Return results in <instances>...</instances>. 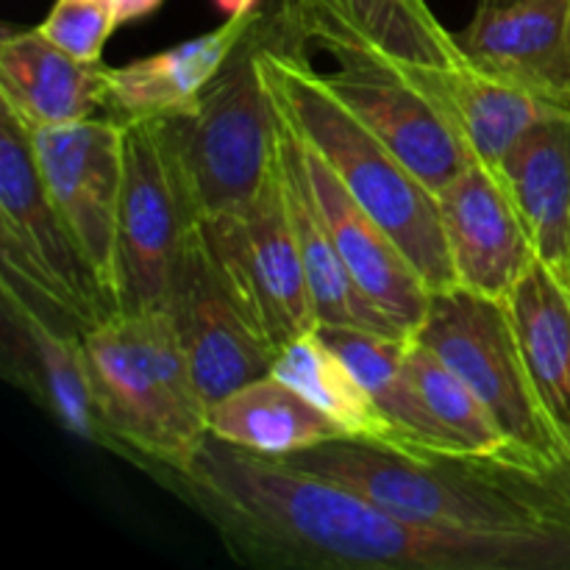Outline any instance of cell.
Returning a JSON list of instances; mask_svg holds the SVG:
<instances>
[{
  "mask_svg": "<svg viewBox=\"0 0 570 570\" xmlns=\"http://www.w3.org/2000/svg\"><path fill=\"white\" fill-rule=\"evenodd\" d=\"M156 479L195 507L239 562L334 570H570V538L445 532L337 482L206 434Z\"/></svg>",
  "mask_w": 570,
  "mask_h": 570,
  "instance_id": "1",
  "label": "cell"
},
{
  "mask_svg": "<svg viewBox=\"0 0 570 570\" xmlns=\"http://www.w3.org/2000/svg\"><path fill=\"white\" fill-rule=\"evenodd\" d=\"M278 462L337 482L393 515L445 532L570 538V507L538 473L462 456H415L328 440Z\"/></svg>",
  "mask_w": 570,
  "mask_h": 570,
  "instance_id": "2",
  "label": "cell"
},
{
  "mask_svg": "<svg viewBox=\"0 0 570 570\" xmlns=\"http://www.w3.org/2000/svg\"><path fill=\"white\" fill-rule=\"evenodd\" d=\"M262 22H256L259 67L284 117L328 161L362 209L399 243L432 293L456 287L438 193L334 98L298 39L278 22L271 31H262Z\"/></svg>",
  "mask_w": 570,
  "mask_h": 570,
  "instance_id": "3",
  "label": "cell"
},
{
  "mask_svg": "<svg viewBox=\"0 0 570 570\" xmlns=\"http://www.w3.org/2000/svg\"><path fill=\"white\" fill-rule=\"evenodd\" d=\"M301 14L340 28L393 65L465 137L479 161L499 173L507 150L538 120L570 106L523 89L473 59L426 0H289Z\"/></svg>",
  "mask_w": 570,
  "mask_h": 570,
  "instance_id": "4",
  "label": "cell"
},
{
  "mask_svg": "<svg viewBox=\"0 0 570 570\" xmlns=\"http://www.w3.org/2000/svg\"><path fill=\"white\" fill-rule=\"evenodd\" d=\"M83 354L109 449L150 473L187 465L209 404L170 312H117L83 332Z\"/></svg>",
  "mask_w": 570,
  "mask_h": 570,
  "instance_id": "5",
  "label": "cell"
},
{
  "mask_svg": "<svg viewBox=\"0 0 570 570\" xmlns=\"http://www.w3.org/2000/svg\"><path fill=\"white\" fill-rule=\"evenodd\" d=\"M159 120L195 217L204 223L243 212L271 181L282 134V115L259 67L256 26L189 115Z\"/></svg>",
  "mask_w": 570,
  "mask_h": 570,
  "instance_id": "6",
  "label": "cell"
},
{
  "mask_svg": "<svg viewBox=\"0 0 570 570\" xmlns=\"http://www.w3.org/2000/svg\"><path fill=\"white\" fill-rule=\"evenodd\" d=\"M412 337L476 393L529 471L543 476L560 465L566 443L534 393L507 301L488 298L460 284L438 289Z\"/></svg>",
  "mask_w": 570,
  "mask_h": 570,
  "instance_id": "7",
  "label": "cell"
},
{
  "mask_svg": "<svg viewBox=\"0 0 570 570\" xmlns=\"http://www.w3.org/2000/svg\"><path fill=\"white\" fill-rule=\"evenodd\" d=\"M276 22L301 45H315L332 56L334 70H317L321 81L376 131L432 193H440L465 167L479 161L454 122L382 56L340 28L301 14L289 0Z\"/></svg>",
  "mask_w": 570,
  "mask_h": 570,
  "instance_id": "8",
  "label": "cell"
},
{
  "mask_svg": "<svg viewBox=\"0 0 570 570\" xmlns=\"http://www.w3.org/2000/svg\"><path fill=\"white\" fill-rule=\"evenodd\" d=\"M0 254L3 276L31 289L56 317L81 332L117 315L109 289L39 181L31 134L6 109L0 117Z\"/></svg>",
  "mask_w": 570,
  "mask_h": 570,
  "instance_id": "9",
  "label": "cell"
},
{
  "mask_svg": "<svg viewBox=\"0 0 570 570\" xmlns=\"http://www.w3.org/2000/svg\"><path fill=\"white\" fill-rule=\"evenodd\" d=\"M195 217L159 117H131L122 134L117 206V312L165 309L173 271Z\"/></svg>",
  "mask_w": 570,
  "mask_h": 570,
  "instance_id": "10",
  "label": "cell"
},
{
  "mask_svg": "<svg viewBox=\"0 0 570 570\" xmlns=\"http://www.w3.org/2000/svg\"><path fill=\"white\" fill-rule=\"evenodd\" d=\"M165 309L176 321L209 406L248 382L271 376L276 348L212 250L200 223L184 239Z\"/></svg>",
  "mask_w": 570,
  "mask_h": 570,
  "instance_id": "11",
  "label": "cell"
},
{
  "mask_svg": "<svg viewBox=\"0 0 570 570\" xmlns=\"http://www.w3.org/2000/svg\"><path fill=\"white\" fill-rule=\"evenodd\" d=\"M200 226L276 354L301 334L315 332L317 315L284 200L282 161L243 212Z\"/></svg>",
  "mask_w": 570,
  "mask_h": 570,
  "instance_id": "12",
  "label": "cell"
},
{
  "mask_svg": "<svg viewBox=\"0 0 570 570\" xmlns=\"http://www.w3.org/2000/svg\"><path fill=\"white\" fill-rule=\"evenodd\" d=\"M28 134L39 181L50 204L115 301L117 206L122 187L126 120L89 117L70 126Z\"/></svg>",
  "mask_w": 570,
  "mask_h": 570,
  "instance_id": "13",
  "label": "cell"
},
{
  "mask_svg": "<svg viewBox=\"0 0 570 570\" xmlns=\"http://www.w3.org/2000/svg\"><path fill=\"white\" fill-rule=\"evenodd\" d=\"M456 284L507 301L538 250L501 173L473 161L438 193Z\"/></svg>",
  "mask_w": 570,
  "mask_h": 570,
  "instance_id": "14",
  "label": "cell"
},
{
  "mask_svg": "<svg viewBox=\"0 0 570 570\" xmlns=\"http://www.w3.org/2000/svg\"><path fill=\"white\" fill-rule=\"evenodd\" d=\"M298 142L301 156H304L306 181L315 195L317 212H321L345 267L360 284L362 293L371 298V304L412 337L426 317L432 289L426 287L415 265L406 259L399 243L345 189V184L328 167V161L301 134Z\"/></svg>",
  "mask_w": 570,
  "mask_h": 570,
  "instance_id": "15",
  "label": "cell"
},
{
  "mask_svg": "<svg viewBox=\"0 0 570 570\" xmlns=\"http://www.w3.org/2000/svg\"><path fill=\"white\" fill-rule=\"evenodd\" d=\"M0 104L26 131L98 117L109 104V67L56 48L37 28L0 39Z\"/></svg>",
  "mask_w": 570,
  "mask_h": 570,
  "instance_id": "16",
  "label": "cell"
},
{
  "mask_svg": "<svg viewBox=\"0 0 570 570\" xmlns=\"http://www.w3.org/2000/svg\"><path fill=\"white\" fill-rule=\"evenodd\" d=\"M460 42L495 76L570 106L568 0L479 3Z\"/></svg>",
  "mask_w": 570,
  "mask_h": 570,
  "instance_id": "17",
  "label": "cell"
},
{
  "mask_svg": "<svg viewBox=\"0 0 570 570\" xmlns=\"http://www.w3.org/2000/svg\"><path fill=\"white\" fill-rule=\"evenodd\" d=\"M276 100V98H273ZM278 106V104H276ZM282 115V134H278V161H282L284 200H287L289 223H293L295 239H298L301 262H304L306 284H309L312 306H315L317 326H343L362 328V332L387 334V337H410L401 332L382 309L371 304L360 284L345 267L321 212H317L315 195L306 181L304 156L295 128Z\"/></svg>",
  "mask_w": 570,
  "mask_h": 570,
  "instance_id": "18",
  "label": "cell"
},
{
  "mask_svg": "<svg viewBox=\"0 0 570 570\" xmlns=\"http://www.w3.org/2000/svg\"><path fill=\"white\" fill-rule=\"evenodd\" d=\"M3 301L6 317L20 334L28 354L31 387L42 393V404L50 415L78 440L109 449L95 406L81 328L59 326L61 317L9 276H3Z\"/></svg>",
  "mask_w": 570,
  "mask_h": 570,
  "instance_id": "19",
  "label": "cell"
},
{
  "mask_svg": "<svg viewBox=\"0 0 570 570\" xmlns=\"http://www.w3.org/2000/svg\"><path fill=\"white\" fill-rule=\"evenodd\" d=\"M259 17V11L248 17H232L215 31L173 45L161 53L134 59L122 67H109L111 109L122 115V120L189 115L200 92L215 81L234 50L248 39Z\"/></svg>",
  "mask_w": 570,
  "mask_h": 570,
  "instance_id": "20",
  "label": "cell"
},
{
  "mask_svg": "<svg viewBox=\"0 0 570 570\" xmlns=\"http://www.w3.org/2000/svg\"><path fill=\"white\" fill-rule=\"evenodd\" d=\"M543 259L566 282L570 254V115L529 126L499 167Z\"/></svg>",
  "mask_w": 570,
  "mask_h": 570,
  "instance_id": "21",
  "label": "cell"
},
{
  "mask_svg": "<svg viewBox=\"0 0 570 570\" xmlns=\"http://www.w3.org/2000/svg\"><path fill=\"white\" fill-rule=\"evenodd\" d=\"M512 328L521 345L523 365L534 384L546 417L570 440V289L546 265L534 259L507 298Z\"/></svg>",
  "mask_w": 570,
  "mask_h": 570,
  "instance_id": "22",
  "label": "cell"
},
{
  "mask_svg": "<svg viewBox=\"0 0 570 570\" xmlns=\"http://www.w3.org/2000/svg\"><path fill=\"white\" fill-rule=\"evenodd\" d=\"M271 373L295 393L304 395L321 415H326L340 429L345 440L379 445L399 454H415L404 432L393 421H387L365 384L345 365L343 356L317 334V328L278 348Z\"/></svg>",
  "mask_w": 570,
  "mask_h": 570,
  "instance_id": "23",
  "label": "cell"
},
{
  "mask_svg": "<svg viewBox=\"0 0 570 570\" xmlns=\"http://www.w3.org/2000/svg\"><path fill=\"white\" fill-rule=\"evenodd\" d=\"M317 334L337 351L345 365L356 373L379 410L404 432L417 456H462L471 460L443 426L434 421L423 401L421 390L412 382L406 367V345L410 337H387V334L362 332V328L317 326Z\"/></svg>",
  "mask_w": 570,
  "mask_h": 570,
  "instance_id": "24",
  "label": "cell"
},
{
  "mask_svg": "<svg viewBox=\"0 0 570 570\" xmlns=\"http://www.w3.org/2000/svg\"><path fill=\"white\" fill-rule=\"evenodd\" d=\"M206 429L223 443L273 460L328 440H343L340 429L326 415L273 373L215 401L206 415Z\"/></svg>",
  "mask_w": 570,
  "mask_h": 570,
  "instance_id": "25",
  "label": "cell"
},
{
  "mask_svg": "<svg viewBox=\"0 0 570 570\" xmlns=\"http://www.w3.org/2000/svg\"><path fill=\"white\" fill-rule=\"evenodd\" d=\"M406 367H410L412 382L421 390L434 421L471 460L499 462V465L529 471L510 440L504 438L499 423L493 421L488 406L476 399V393L415 337H410V345H406Z\"/></svg>",
  "mask_w": 570,
  "mask_h": 570,
  "instance_id": "26",
  "label": "cell"
},
{
  "mask_svg": "<svg viewBox=\"0 0 570 570\" xmlns=\"http://www.w3.org/2000/svg\"><path fill=\"white\" fill-rule=\"evenodd\" d=\"M115 28L117 14L111 0H56L37 31L76 59L100 61Z\"/></svg>",
  "mask_w": 570,
  "mask_h": 570,
  "instance_id": "27",
  "label": "cell"
},
{
  "mask_svg": "<svg viewBox=\"0 0 570 570\" xmlns=\"http://www.w3.org/2000/svg\"><path fill=\"white\" fill-rule=\"evenodd\" d=\"M165 0H111L117 14V26H126V22H137L142 17L154 14Z\"/></svg>",
  "mask_w": 570,
  "mask_h": 570,
  "instance_id": "28",
  "label": "cell"
},
{
  "mask_svg": "<svg viewBox=\"0 0 570 570\" xmlns=\"http://www.w3.org/2000/svg\"><path fill=\"white\" fill-rule=\"evenodd\" d=\"M543 479L551 484V488H554V493L570 507V440L566 443V456H562L560 465H554L549 473H543Z\"/></svg>",
  "mask_w": 570,
  "mask_h": 570,
  "instance_id": "29",
  "label": "cell"
},
{
  "mask_svg": "<svg viewBox=\"0 0 570 570\" xmlns=\"http://www.w3.org/2000/svg\"><path fill=\"white\" fill-rule=\"evenodd\" d=\"M212 3H215L220 14H226V20L256 14V9H259V0H212Z\"/></svg>",
  "mask_w": 570,
  "mask_h": 570,
  "instance_id": "30",
  "label": "cell"
},
{
  "mask_svg": "<svg viewBox=\"0 0 570 570\" xmlns=\"http://www.w3.org/2000/svg\"><path fill=\"white\" fill-rule=\"evenodd\" d=\"M568 48H570V0H568Z\"/></svg>",
  "mask_w": 570,
  "mask_h": 570,
  "instance_id": "31",
  "label": "cell"
},
{
  "mask_svg": "<svg viewBox=\"0 0 570 570\" xmlns=\"http://www.w3.org/2000/svg\"><path fill=\"white\" fill-rule=\"evenodd\" d=\"M566 284H568V289H570V254H568V273H566Z\"/></svg>",
  "mask_w": 570,
  "mask_h": 570,
  "instance_id": "32",
  "label": "cell"
},
{
  "mask_svg": "<svg viewBox=\"0 0 570 570\" xmlns=\"http://www.w3.org/2000/svg\"><path fill=\"white\" fill-rule=\"evenodd\" d=\"M482 3H510V0H482Z\"/></svg>",
  "mask_w": 570,
  "mask_h": 570,
  "instance_id": "33",
  "label": "cell"
}]
</instances>
